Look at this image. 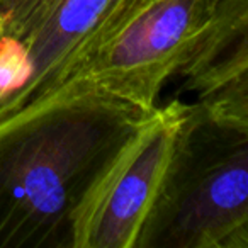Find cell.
I'll return each instance as SVG.
<instances>
[{
  "label": "cell",
  "instance_id": "obj_1",
  "mask_svg": "<svg viewBox=\"0 0 248 248\" xmlns=\"http://www.w3.org/2000/svg\"><path fill=\"white\" fill-rule=\"evenodd\" d=\"M152 110L72 80L0 121V248H75L83 204Z\"/></svg>",
  "mask_w": 248,
  "mask_h": 248
},
{
  "label": "cell",
  "instance_id": "obj_2",
  "mask_svg": "<svg viewBox=\"0 0 248 248\" xmlns=\"http://www.w3.org/2000/svg\"><path fill=\"white\" fill-rule=\"evenodd\" d=\"M135 248H248V121L186 104Z\"/></svg>",
  "mask_w": 248,
  "mask_h": 248
},
{
  "label": "cell",
  "instance_id": "obj_3",
  "mask_svg": "<svg viewBox=\"0 0 248 248\" xmlns=\"http://www.w3.org/2000/svg\"><path fill=\"white\" fill-rule=\"evenodd\" d=\"M213 2L121 0L66 82L83 80L140 109H155L163 83L182 66Z\"/></svg>",
  "mask_w": 248,
  "mask_h": 248
},
{
  "label": "cell",
  "instance_id": "obj_4",
  "mask_svg": "<svg viewBox=\"0 0 248 248\" xmlns=\"http://www.w3.org/2000/svg\"><path fill=\"white\" fill-rule=\"evenodd\" d=\"M121 0H0V121L45 100Z\"/></svg>",
  "mask_w": 248,
  "mask_h": 248
},
{
  "label": "cell",
  "instance_id": "obj_5",
  "mask_svg": "<svg viewBox=\"0 0 248 248\" xmlns=\"http://www.w3.org/2000/svg\"><path fill=\"white\" fill-rule=\"evenodd\" d=\"M186 102L148 114L80 211L75 248H135L158 194Z\"/></svg>",
  "mask_w": 248,
  "mask_h": 248
},
{
  "label": "cell",
  "instance_id": "obj_6",
  "mask_svg": "<svg viewBox=\"0 0 248 248\" xmlns=\"http://www.w3.org/2000/svg\"><path fill=\"white\" fill-rule=\"evenodd\" d=\"M177 75L197 102L248 121V0H214Z\"/></svg>",
  "mask_w": 248,
  "mask_h": 248
}]
</instances>
